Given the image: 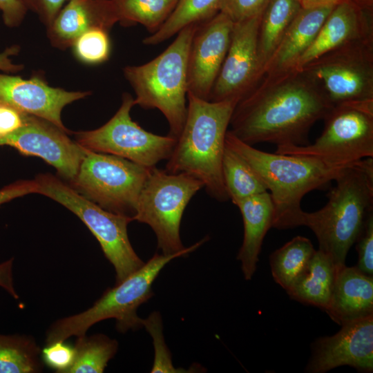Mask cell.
Masks as SVG:
<instances>
[{
  "instance_id": "8992f818",
  "label": "cell",
  "mask_w": 373,
  "mask_h": 373,
  "mask_svg": "<svg viewBox=\"0 0 373 373\" xmlns=\"http://www.w3.org/2000/svg\"><path fill=\"white\" fill-rule=\"evenodd\" d=\"M207 240L205 237L174 254H155L139 269L107 289L90 308L53 323L47 330L46 345L84 335L94 324L109 318L116 321V328L121 333L143 327V319L137 316V310L153 296L152 285L161 270L172 260L191 253Z\"/></svg>"
},
{
  "instance_id": "5b68a950",
  "label": "cell",
  "mask_w": 373,
  "mask_h": 373,
  "mask_svg": "<svg viewBox=\"0 0 373 373\" xmlns=\"http://www.w3.org/2000/svg\"><path fill=\"white\" fill-rule=\"evenodd\" d=\"M198 24L178 32L173 43L157 57L140 66H127L124 75L134 90V104L157 108L169 126V136L178 139L187 114V65L191 41Z\"/></svg>"
},
{
  "instance_id": "2e32d148",
  "label": "cell",
  "mask_w": 373,
  "mask_h": 373,
  "mask_svg": "<svg viewBox=\"0 0 373 373\" xmlns=\"http://www.w3.org/2000/svg\"><path fill=\"white\" fill-rule=\"evenodd\" d=\"M233 22L223 12L198 24L188 57V92L208 100L227 55Z\"/></svg>"
},
{
  "instance_id": "74e56055",
  "label": "cell",
  "mask_w": 373,
  "mask_h": 373,
  "mask_svg": "<svg viewBox=\"0 0 373 373\" xmlns=\"http://www.w3.org/2000/svg\"><path fill=\"white\" fill-rule=\"evenodd\" d=\"M0 10L4 23L16 27L23 20L28 9L22 0H0Z\"/></svg>"
},
{
  "instance_id": "ac0fdd59",
  "label": "cell",
  "mask_w": 373,
  "mask_h": 373,
  "mask_svg": "<svg viewBox=\"0 0 373 373\" xmlns=\"http://www.w3.org/2000/svg\"><path fill=\"white\" fill-rule=\"evenodd\" d=\"M358 41H373L372 10L362 9L349 0H343L333 7L295 70L327 52Z\"/></svg>"
},
{
  "instance_id": "d6a6232c",
  "label": "cell",
  "mask_w": 373,
  "mask_h": 373,
  "mask_svg": "<svg viewBox=\"0 0 373 373\" xmlns=\"http://www.w3.org/2000/svg\"><path fill=\"white\" fill-rule=\"evenodd\" d=\"M75 356V347L64 341L47 344L41 352L44 363L58 373H67L74 362Z\"/></svg>"
},
{
  "instance_id": "6da1fadb",
  "label": "cell",
  "mask_w": 373,
  "mask_h": 373,
  "mask_svg": "<svg viewBox=\"0 0 373 373\" xmlns=\"http://www.w3.org/2000/svg\"><path fill=\"white\" fill-rule=\"evenodd\" d=\"M317 84L302 70L265 75L236 104L229 130L253 146L261 142L307 145L310 128L332 108Z\"/></svg>"
},
{
  "instance_id": "52a82bcc",
  "label": "cell",
  "mask_w": 373,
  "mask_h": 373,
  "mask_svg": "<svg viewBox=\"0 0 373 373\" xmlns=\"http://www.w3.org/2000/svg\"><path fill=\"white\" fill-rule=\"evenodd\" d=\"M37 193L47 196L75 214L99 242L113 266L117 284L142 267L144 262L134 251L127 233L133 219L108 211L88 200L66 182L50 174L35 178Z\"/></svg>"
},
{
  "instance_id": "9a60e30c",
  "label": "cell",
  "mask_w": 373,
  "mask_h": 373,
  "mask_svg": "<svg viewBox=\"0 0 373 373\" xmlns=\"http://www.w3.org/2000/svg\"><path fill=\"white\" fill-rule=\"evenodd\" d=\"M341 326L335 334L314 343L306 372L324 373L343 365L360 372H372L373 315Z\"/></svg>"
},
{
  "instance_id": "44dd1931",
  "label": "cell",
  "mask_w": 373,
  "mask_h": 373,
  "mask_svg": "<svg viewBox=\"0 0 373 373\" xmlns=\"http://www.w3.org/2000/svg\"><path fill=\"white\" fill-rule=\"evenodd\" d=\"M334 6L300 8L265 64L264 75L295 69Z\"/></svg>"
},
{
  "instance_id": "f35d334b",
  "label": "cell",
  "mask_w": 373,
  "mask_h": 373,
  "mask_svg": "<svg viewBox=\"0 0 373 373\" xmlns=\"http://www.w3.org/2000/svg\"><path fill=\"white\" fill-rule=\"evenodd\" d=\"M37 184L34 180H19L0 189V206L17 198L37 193Z\"/></svg>"
},
{
  "instance_id": "9c48e42d",
  "label": "cell",
  "mask_w": 373,
  "mask_h": 373,
  "mask_svg": "<svg viewBox=\"0 0 373 373\" xmlns=\"http://www.w3.org/2000/svg\"><path fill=\"white\" fill-rule=\"evenodd\" d=\"M150 169L117 155L88 150L70 185L102 208L133 218Z\"/></svg>"
},
{
  "instance_id": "4316f807",
  "label": "cell",
  "mask_w": 373,
  "mask_h": 373,
  "mask_svg": "<svg viewBox=\"0 0 373 373\" xmlns=\"http://www.w3.org/2000/svg\"><path fill=\"white\" fill-rule=\"evenodd\" d=\"M224 184L234 204L267 189L252 167L237 153L225 145L222 162Z\"/></svg>"
},
{
  "instance_id": "836d02e7",
  "label": "cell",
  "mask_w": 373,
  "mask_h": 373,
  "mask_svg": "<svg viewBox=\"0 0 373 373\" xmlns=\"http://www.w3.org/2000/svg\"><path fill=\"white\" fill-rule=\"evenodd\" d=\"M358 263L356 267L368 276H373V211L364 224L356 241Z\"/></svg>"
},
{
  "instance_id": "7a4b0ae2",
  "label": "cell",
  "mask_w": 373,
  "mask_h": 373,
  "mask_svg": "<svg viewBox=\"0 0 373 373\" xmlns=\"http://www.w3.org/2000/svg\"><path fill=\"white\" fill-rule=\"evenodd\" d=\"M225 145L240 155L265 183L274 205L272 227L278 229L302 226L303 197L334 180L344 169L357 162L265 152L240 140L229 130Z\"/></svg>"
},
{
  "instance_id": "60d3db41",
  "label": "cell",
  "mask_w": 373,
  "mask_h": 373,
  "mask_svg": "<svg viewBox=\"0 0 373 373\" xmlns=\"http://www.w3.org/2000/svg\"><path fill=\"white\" fill-rule=\"evenodd\" d=\"M19 50V46H13L0 52V70L10 73L22 70L23 66L13 63L10 58L11 56L17 55Z\"/></svg>"
},
{
  "instance_id": "8fae6325",
  "label": "cell",
  "mask_w": 373,
  "mask_h": 373,
  "mask_svg": "<svg viewBox=\"0 0 373 373\" xmlns=\"http://www.w3.org/2000/svg\"><path fill=\"white\" fill-rule=\"evenodd\" d=\"M298 70L314 80L333 106L373 102V41L345 44Z\"/></svg>"
},
{
  "instance_id": "83f0119b",
  "label": "cell",
  "mask_w": 373,
  "mask_h": 373,
  "mask_svg": "<svg viewBox=\"0 0 373 373\" xmlns=\"http://www.w3.org/2000/svg\"><path fill=\"white\" fill-rule=\"evenodd\" d=\"M41 352L30 336L0 334V373L42 372Z\"/></svg>"
},
{
  "instance_id": "b9f144b4",
  "label": "cell",
  "mask_w": 373,
  "mask_h": 373,
  "mask_svg": "<svg viewBox=\"0 0 373 373\" xmlns=\"http://www.w3.org/2000/svg\"><path fill=\"white\" fill-rule=\"evenodd\" d=\"M301 8H308L319 6H334L343 0H296Z\"/></svg>"
},
{
  "instance_id": "603a6c76",
  "label": "cell",
  "mask_w": 373,
  "mask_h": 373,
  "mask_svg": "<svg viewBox=\"0 0 373 373\" xmlns=\"http://www.w3.org/2000/svg\"><path fill=\"white\" fill-rule=\"evenodd\" d=\"M337 269L329 256L316 250L306 269L286 291L291 299L325 311Z\"/></svg>"
},
{
  "instance_id": "7bdbcfd3",
  "label": "cell",
  "mask_w": 373,
  "mask_h": 373,
  "mask_svg": "<svg viewBox=\"0 0 373 373\" xmlns=\"http://www.w3.org/2000/svg\"><path fill=\"white\" fill-rule=\"evenodd\" d=\"M358 7L365 10H373V0H349Z\"/></svg>"
},
{
  "instance_id": "ffe728a7",
  "label": "cell",
  "mask_w": 373,
  "mask_h": 373,
  "mask_svg": "<svg viewBox=\"0 0 373 373\" xmlns=\"http://www.w3.org/2000/svg\"><path fill=\"white\" fill-rule=\"evenodd\" d=\"M325 312L341 325L373 315V276L356 266L338 268Z\"/></svg>"
},
{
  "instance_id": "d590c367",
  "label": "cell",
  "mask_w": 373,
  "mask_h": 373,
  "mask_svg": "<svg viewBox=\"0 0 373 373\" xmlns=\"http://www.w3.org/2000/svg\"><path fill=\"white\" fill-rule=\"evenodd\" d=\"M28 115L10 105L0 103V139L21 128Z\"/></svg>"
},
{
  "instance_id": "484cf974",
  "label": "cell",
  "mask_w": 373,
  "mask_h": 373,
  "mask_svg": "<svg viewBox=\"0 0 373 373\" xmlns=\"http://www.w3.org/2000/svg\"><path fill=\"white\" fill-rule=\"evenodd\" d=\"M223 0H178L173 11L155 33L143 40L146 45L160 44L191 24H200L220 11Z\"/></svg>"
},
{
  "instance_id": "7402d4cb",
  "label": "cell",
  "mask_w": 373,
  "mask_h": 373,
  "mask_svg": "<svg viewBox=\"0 0 373 373\" xmlns=\"http://www.w3.org/2000/svg\"><path fill=\"white\" fill-rule=\"evenodd\" d=\"M240 209L244 225L242 244L237 259L246 280H250L256 270L264 238L272 227L274 205L269 193L254 195L236 204Z\"/></svg>"
},
{
  "instance_id": "8d00e7d4",
  "label": "cell",
  "mask_w": 373,
  "mask_h": 373,
  "mask_svg": "<svg viewBox=\"0 0 373 373\" xmlns=\"http://www.w3.org/2000/svg\"><path fill=\"white\" fill-rule=\"evenodd\" d=\"M27 9L35 12L48 27L69 0H22Z\"/></svg>"
},
{
  "instance_id": "d4e9b609",
  "label": "cell",
  "mask_w": 373,
  "mask_h": 373,
  "mask_svg": "<svg viewBox=\"0 0 373 373\" xmlns=\"http://www.w3.org/2000/svg\"><path fill=\"white\" fill-rule=\"evenodd\" d=\"M315 251L311 240L300 236L274 251L269 263L275 282L287 290L306 269Z\"/></svg>"
},
{
  "instance_id": "30bf717a",
  "label": "cell",
  "mask_w": 373,
  "mask_h": 373,
  "mask_svg": "<svg viewBox=\"0 0 373 373\" xmlns=\"http://www.w3.org/2000/svg\"><path fill=\"white\" fill-rule=\"evenodd\" d=\"M313 144L278 146L276 153L354 163L373 157V102L334 106Z\"/></svg>"
},
{
  "instance_id": "cb8c5ba5",
  "label": "cell",
  "mask_w": 373,
  "mask_h": 373,
  "mask_svg": "<svg viewBox=\"0 0 373 373\" xmlns=\"http://www.w3.org/2000/svg\"><path fill=\"white\" fill-rule=\"evenodd\" d=\"M296 0H271L265 8L258 32V54L264 67L300 9Z\"/></svg>"
},
{
  "instance_id": "ab89813d",
  "label": "cell",
  "mask_w": 373,
  "mask_h": 373,
  "mask_svg": "<svg viewBox=\"0 0 373 373\" xmlns=\"http://www.w3.org/2000/svg\"><path fill=\"white\" fill-rule=\"evenodd\" d=\"M13 261L12 258L0 263V287L3 288L15 299L19 298L17 293L13 280Z\"/></svg>"
},
{
  "instance_id": "ba28073f",
  "label": "cell",
  "mask_w": 373,
  "mask_h": 373,
  "mask_svg": "<svg viewBox=\"0 0 373 373\" xmlns=\"http://www.w3.org/2000/svg\"><path fill=\"white\" fill-rule=\"evenodd\" d=\"M204 187L198 179L186 173H171L153 166L140 191L133 220L149 225L162 254L182 251L180 229L185 208Z\"/></svg>"
},
{
  "instance_id": "1f68e13d",
  "label": "cell",
  "mask_w": 373,
  "mask_h": 373,
  "mask_svg": "<svg viewBox=\"0 0 373 373\" xmlns=\"http://www.w3.org/2000/svg\"><path fill=\"white\" fill-rule=\"evenodd\" d=\"M145 327L153 338L155 357L151 372H186L185 370L176 368L172 363L171 352L164 342L162 334V318L158 312H153L146 319H143Z\"/></svg>"
},
{
  "instance_id": "277c9868",
  "label": "cell",
  "mask_w": 373,
  "mask_h": 373,
  "mask_svg": "<svg viewBox=\"0 0 373 373\" xmlns=\"http://www.w3.org/2000/svg\"><path fill=\"white\" fill-rule=\"evenodd\" d=\"M327 204L314 212L304 211L302 226L316 235L318 249L338 269L373 211V159L363 158L344 169L334 180Z\"/></svg>"
},
{
  "instance_id": "e0dca14e",
  "label": "cell",
  "mask_w": 373,
  "mask_h": 373,
  "mask_svg": "<svg viewBox=\"0 0 373 373\" xmlns=\"http://www.w3.org/2000/svg\"><path fill=\"white\" fill-rule=\"evenodd\" d=\"M89 91H68L50 86L41 75L30 79L0 73V103L44 119L72 133L64 125L61 113L68 104L83 99Z\"/></svg>"
},
{
  "instance_id": "4dcf8cb0",
  "label": "cell",
  "mask_w": 373,
  "mask_h": 373,
  "mask_svg": "<svg viewBox=\"0 0 373 373\" xmlns=\"http://www.w3.org/2000/svg\"><path fill=\"white\" fill-rule=\"evenodd\" d=\"M73 54L80 62L96 65L108 59L111 41L108 32L102 28H92L81 35L71 46Z\"/></svg>"
},
{
  "instance_id": "f1b7e54d",
  "label": "cell",
  "mask_w": 373,
  "mask_h": 373,
  "mask_svg": "<svg viewBox=\"0 0 373 373\" xmlns=\"http://www.w3.org/2000/svg\"><path fill=\"white\" fill-rule=\"evenodd\" d=\"M118 22L123 26H144L151 34L169 17L178 0H111Z\"/></svg>"
},
{
  "instance_id": "4fadbf2b",
  "label": "cell",
  "mask_w": 373,
  "mask_h": 373,
  "mask_svg": "<svg viewBox=\"0 0 373 373\" xmlns=\"http://www.w3.org/2000/svg\"><path fill=\"white\" fill-rule=\"evenodd\" d=\"M263 12L233 23L229 48L209 101L239 102L264 76L258 54V32Z\"/></svg>"
},
{
  "instance_id": "d6986e66",
  "label": "cell",
  "mask_w": 373,
  "mask_h": 373,
  "mask_svg": "<svg viewBox=\"0 0 373 373\" xmlns=\"http://www.w3.org/2000/svg\"><path fill=\"white\" fill-rule=\"evenodd\" d=\"M117 22L111 0H69L47 27V35L54 47L64 50L87 30L109 32Z\"/></svg>"
},
{
  "instance_id": "f546056e",
  "label": "cell",
  "mask_w": 373,
  "mask_h": 373,
  "mask_svg": "<svg viewBox=\"0 0 373 373\" xmlns=\"http://www.w3.org/2000/svg\"><path fill=\"white\" fill-rule=\"evenodd\" d=\"M75 360L67 373H102L118 349L116 340L97 334L77 337Z\"/></svg>"
},
{
  "instance_id": "e575fe53",
  "label": "cell",
  "mask_w": 373,
  "mask_h": 373,
  "mask_svg": "<svg viewBox=\"0 0 373 373\" xmlns=\"http://www.w3.org/2000/svg\"><path fill=\"white\" fill-rule=\"evenodd\" d=\"M271 0H223L220 11L235 23L262 12Z\"/></svg>"
},
{
  "instance_id": "7c38bea8",
  "label": "cell",
  "mask_w": 373,
  "mask_h": 373,
  "mask_svg": "<svg viewBox=\"0 0 373 373\" xmlns=\"http://www.w3.org/2000/svg\"><path fill=\"white\" fill-rule=\"evenodd\" d=\"M133 106L134 98L124 93L115 114L97 129L74 133L75 141L89 151L117 155L148 168L167 160L176 139L142 128L131 117Z\"/></svg>"
},
{
  "instance_id": "3957f363",
  "label": "cell",
  "mask_w": 373,
  "mask_h": 373,
  "mask_svg": "<svg viewBox=\"0 0 373 373\" xmlns=\"http://www.w3.org/2000/svg\"><path fill=\"white\" fill-rule=\"evenodd\" d=\"M187 114L165 170L200 180L207 193L228 200L222 173L225 137L236 100L211 102L187 93Z\"/></svg>"
},
{
  "instance_id": "5bb4252c",
  "label": "cell",
  "mask_w": 373,
  "mask_h": 373,
  "mask_svg": "<svg viewBox=\"0 0 373 373\" xmlns=\"http://www.w3.org/2000/svg\"><path fill=\"white\" fill-rule=\"evenodd\" d=\"M68 134L51 122L29 115L21 128L0 139V146H9L22 155L43 159L70 184L88 149L73 141Z\"/></svg>"
}]
</instances>
